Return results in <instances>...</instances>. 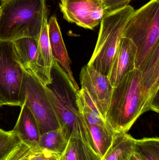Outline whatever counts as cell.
Here are the masks:
<instances>
[{
  "label": "cell",
  "instance_id": "obj_2",
  "mask_svg": "<svg viewBox=\"0 0 159 160\" xmlns=\"http://www.w3.org/2000/svg\"><path fill=\"white\" fill-rule=\"evenodd\" d=\"M148 111L141 72L135 68L113 88L105 122L114 132H127L140 116Z\"/></svg>",
  "mask_w": 159,
  "mask_h": 160
},
{
  "label": "cell",
  "instance_id": "obj_18",
  "mask_svg": "<svg viewBox=\"0 0 159 160\" xmlns=\"http://www.w3.org/2000/svg\"><path fill=\"white\" fill-rule=\"evenodd\" d=\"M87 124L96 151L102 158L112 143L115 132L107 124Z\"/></svg>",
  "mask_w": 159,
  "mask_h": 160
},
{
  "label": "cell",
  "instance_id": "obj_14",
  "mask_svg": "<svg viewBox=\"0 0 159 160\" xmlns=\"http://www.w3.org/2000/svg\"><path fill=\"white\" fill-rule=\"evenodd\" d=\"M54 62L48 34L47 11L44 15L42 28L38 39L37 62L40 68L44 85L51 82V68Z\"/></svg>",
  "mask_w": 159,
  "mask_h": 160
},
{
  "label": "cell",
  "instance_id": "obj_24",
  "mask_svg": "<svg viewBox=\"0 0 159 160\" xmlns=\"http://www.w3.org/2000/svg\"><path fill=\"white\" fill-rule=\"evenodd\" d=\"M60 156L48 151L33 153L30 160H59Z\"/></svg>",
  "mask_w": 159,
  "mask_h": 160
},
{
  "label": "cell",
  "instance_id": "obj_12",
  "mask_svg": "<svg viewBox=\"0 0 159 160\" xmlns=\"http://www.w3.org/2000/svg\"><path fill=\"white\" fill-rule=\"evenodd\" d=\"M48 34L53 60L57 62L66 73L76 89L79 90L71 69L72 63L63 39L57 18L52 16L48 22Z\"/></svg>",
  "mask_w": 159,
  "mask_h": 160
},
{
  "label": "cell",
  "instance_id": "obj_6",
  "mask_svg": "<svg viewBox=\"0 0 159 160\" xmlns=\"http://www.w3.org/2000/svg\"><path fill=\"white\" fill-rule=\"evenodd\" d=\"M24 71L18 59L14 42L0 41V100L5 105L21 107L23 104Z\"/></svg>",
  "mask_w": 159,
  "mask_h": 160
},
{
  "label": "cell",
  "instance_id": "obj_16",
  "mask_svg": "<svg viewBox=\"0 0 159 160\" xmlns=\"http://www.w3.org/2000/svg\"><path fill=\"white\" fill-rule=\"evenodd\" d=\"M95 149L87 139L74 133L68 140L65 150L59 160H101Z\"/></svg>",
  "mask_w": 159,
  "mask_h": 160
},
{
  "label": "cell",
  "instance_id": "obj_15",
  "mask_svg": "<svg viewBox=\"0 0 159 160\" xmlns=\"http://www.w3.org/2000/svg\"><path fill=\"white\" fill-rule=\"evenodd\" d=\"M13 42L21 66L26 71L36 76L41 81L42 75L37 62L38 39L24 38Z\"/></svg>",
  "mask_w": 159,
  "mask_h": 160
},
{
  "label": "cell",
  "instance_id": "obj_3",
  "mask_svg": "<svg viewBox=\"0 0 159 160\" xmlns=\"http://www.w3.org/2000/svg\"><path fill=\"white\" fill-rule=\"evenodd\" d=\"M46 0H8L0 6V41H14L24 38L38 39Z\"/></svg>",
  "mask_w": 159,
  "mask_h": 160
},
{
  "label": "cell",
  "instance_id": "obj_28",
  "mask_svg": "<svg viewBox=\"0 0 159 160\" xmlns=\"http://www.w3.org/2000/svg\"><path fill=\"white\" fill-rule=\"evenodd\" d=\"M8 1V0H0V1H1V3L4 2H6V1Z\"/></svg>",
  "mask_w": 159,
  "mask_h": 160
},
{
  "label": "cell",
  "instance_id": "obj_26",
  "mask_svg": "<svg viewBox=\"0 0 159 160\" xmlns=\"http://www.w3.org/2000/svg\"><path fill=\"white\" fill-rule=\"evenodd\" d=\"M130 160H142L140 159V158H138L136 155H134V154H133V155L132 156Z\"/></svg>",
  "mask_w": 159,
  "mask_h": 160
},
{
  "label": "cell",
  "instance_id": "obj_7",
  "mask_svg": "<svg viewBox=\"0 0 159 160\" xmlns=\"http://www.w3.org/2000/svg\"><path fill=\"white\" fill-rule=\"evenodd\" d=\"M22 91L23 103L34 116L40 135L60 129L58 118L46 94L44 85L36 76L25 70Z\"/></svg>",
  "mask_w": 159,
  "mask_h": 160
},
{
  "label": "cell",
  "instance_id": "obj_23",
  "mask_svg": "<svg viewBox=\"0 0 159 160\" xmlns=\"http://www.w3.org/2000/svg\"><path fill=\"white\" fill-rule=\"evenodd\" d=\"M32 152L30 148L24 144H20L13 151L2 160H16L21 158Z\"/></svg>",
  "mask_w": 159,
  "mask_h": 160
},
{
  "label": "cell",
  "instance_id": "obj_20",
  "mask_svg": "<svg viewBox=\"0 0 159 160\" xmlns=\"http://www.w3.org/2000/svg\"><path fill=\"white\" fill-rule=\"evenodd\" d=\"M133 154L142 160H159V138L135 140Z\"/></svg>",
  "mask_w": 159,
  "mask_h": 160
},
{
  "label": "cell",
  "instance_id": "obj_21",
  "mask_svg": "<svg viewBox=\"0 0 159 160\" xmlns=\"http://www.w3.org/2000/svg\"><path fill=\"white\" fill-rule=\"evenodd\" d=\"M21 143L12 130L4 131L0 133V160L5 158Z\"/></svg>",
  "mask_w": 159,
  "mask_h": 160
},
{
  "label": "cell",
  "instance_id": "obj_11",
  "mask_svg": "<svg viewBox=\"0 0 159 160\" xmlns=\"http://www.w3.org/2000/svg\"><path fill=\"white\" fill-rule=\"evenodd\" d=\"M137 48L134 43L122 37L119 41L108 76L113 87L117 85L126 75L135 68Z\"/></svg>",
  "mask_w": 159,
  "mask_h": 160
},
{
  "label": "cell",
  "instance_id": "obj_17",
  "mask_svg": "<svg viewBox=\"0 0 159 160\" xmlns=\"http://www.w3.org/2000/svg\"><path fill=\"white\" fill-rule=\"evenodd\" d=\"M135 139L127 132H115L111 145L101 160H130Z\"/></svg>",
  "mask_w": 159,
  "mask_h": 160
},
{
  "label": "cell",
  "instance_id": "obj_4",
  "mask_svg": "<svg viewBox=\"0 0 159 160\" xmlns=\"http://www.w3.org/2000/svg\"><path fill=\"white\" fill-rule=\"evenodd\" d=\"M123 37L137 48L135 68L141 70L152 52L159 46V0H150L129 19Z\"/></svg>",
  "mask_w": 159,
  "mask_h": 160
},
{
  "label": "cell",
  "instance_id": "obj_9",
  "mask_svg": "<svg viewBox=\"0 0 159 160\" xmlns=\"http://www.w3.org/2000/svg\"><path fill=\"white\" fill-rule=\"evenodd\" d=\"M80 82L81 87L88 91L105 120L114 88L108 77L87 64L81 69Z\"/></svg>",
  "mask_w": 159,
  "mask_h": 160
},
{
  "label": "cell",
  "instance_id": "obj_25",
  "mask_svg": "<svg viewBox=\"0 0 159 160\" xmlns=\"http://www.w3.org/2000/svg\"><path fill=\"white\" fill-rule=\"evenodd\" d=\"M33 153L34 152H31V153H30V154H28V155H26L25 157L16 160H30V158L31 156V155H32Z\"/></svg>",
  "mask_w": 159,
  "mask_h": 160
},
{
  "label": "cell",
  "instance_id": "obj_19",
  "mask_svg": "<svg viewBox=\"0 0 159 160\" xmlns=\"http://www.w3.org/2000/svg\"><path fill=\"white\" fill-rule=\"evenodd\" d=\"M68 142L60 129L51 131L40 135L38 147L40 151H48L60 156Z\"/></svg>",
  "mask_w": 159,
  "mask_h": 160
},
{
  "label": "cell",
  "instance_id": "obj_5",
  "mask_svg": "<svg viewBox=\"0 0 159 160\" xmlns=\"http://www.w3.org/2000/svg\"><path fill=\"white\" fill-rule=\"evenodd\" d=\"M131 6L104 16L101 21L98 40L87 64L108 77L113 60L127 22L134 11Z\"/></svg>",
  "mask_w": 159,
  "mask_h": 160
},
{
  "label": "cell",
  "instance_id": "obj_27",
  "mask_svg": "<svg viewBox=\"0 0 159 160\" xmlns=\"http://www.w3.org/2000/svg\"><path fill=\"white\" fill-rule=\"evenodd\" d=\"M5 105L4 103L2 102L1 100H0V107H2V106H3V105Z\"/></svg>",
  "mask_w": 159,
  "mask_h": 160
},
{
  "label": "cell",
  "instance_id": "obj_13",
  "mask_svg": "<svg viewBox=\"0 0 159 160\" xmlns=\"http://www.w3.org/2000/svg\"><path fill=\"white\" fill-rule=\"evenodd\" d=\"M17 121L12 130L22 143L30 148L34 153L41 152L38 147L40 133L34 116L23 103Z\"/></svg>",
  "mask_w": 159,
  "mask_h": 160
},
{
  "label": "cell",
  "instance_id": "obj_22",
  "mask_svg": "<svg viewBox=\"0 0 159 160\" xmlns=\"http://www.w3.org/2000/svg\"><path fill=\"white\" fill-rule=\"evenodd\" d=\"M132 0H102L104 16L121 10L129 5Z\"/></svg>",
  "mask_w": 159,
  "mask_h": 160
},
{
  "label": "cell",
  "instance_id": "obj_10",
  "mask_svg": "<svg viewBox=\"0 0 159 160\" xmlns=\"http://www.w3.org/2000/svg\"><path fill=\"white\" fill-rule=\"evenodd\" d=\"M140 71L149 111L159 113V46L152 52Z\"/></svg>",
  "mask_w": 159,
  "mask_h": 160
},
{
  "label": "cell",
  "instance_id": "obj_1",
  "mask_svg": "<svg viewBox=\"0 0 159 160\" xmlns=\"http://www.w3.org/2000/svg\"><path fill=\"white\" fill-rule=\"evenodd\" d=\"M50 76L51 82L44 85V88L58 118L62 132L68 140L71 134H79L95 148L87 124L78 108V90L76 89L67 74L55 61Z\"/></svg>",
  "mask_w": 159,
  "mask_h": 160
},
{
  "label": "cell",
  "instance_id": "obj_8",
  "mask_svg": "<svg viewBox=\"0 0 159 160\" xmlns=\"http://www.w3.org/2000/svg\"><path fill=\"white\" fill-rule=\"evenodd\" d=\"M63 18L85 29L93 30L104 17L102 0H60Z\"/></svg>",
  "mask_w": 159,
  "mask_h": 160
}]
</instances>
